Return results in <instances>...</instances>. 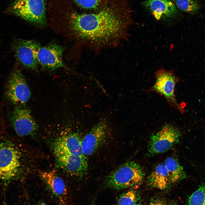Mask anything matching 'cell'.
I'll list each match as a JSON object with an SVG mask.
<instances>
[{
	"mask_svg": "<svg viewBox=\"0 0 205 205\" xmlns=\"http://www.w3.org/2000/svg\"><path fill=\"white\" fill-rule=\"evenodd\" d=\"M119 14L109 8L95 13H73L70 27L84 46L96 50L112 47L127 38L132 23L129 13Z\"/></svg>",
	"mask_w": 205,
	"mask_h": 205,
	"instance_id": "cell-1",
	"label": "cell"
},
{
	"mask_svg": "<svg viewBox=\"0 0 205 205\" xmlns=\"http://www.w3.org/2000/svg\"><path fill=\"white\" fill-rule=\"evenodd\" d=\"M145 176L142 167L134 161H130L120 165L106 177V187L116 190H121L140 184Z\"/></svg>",
	"mask_w": 205,
	"mask_h": 205,
	"instance_id": "cell-2",
	"label": "cell"
},
{
	"mask_svg": "<svg viewBox=\"0 0 205 205\" xmlns=\"http://www.w3.org/2000/svg\"><path fill=\"white\" fill-rule=\"evenodd\" d=\"M9 9L14 15L34 24L46 23L44 0H14Z\"/></svg>",
	"mask_w": 205,
	"mask_h": 205,
	"instance_id": "cell-3",
	"label": "cell"
},
{
	"mask_svg": "<svg viewBox=\"0 0 205 205\" xmlns=\"http://www.w3.org/2000/svg\"><path fill=\"white\" fill-rule=\"evenodd\" d=\"M5 94L8 99L16 106L24 105L29 100L31 94L30 89L20 69H15L9 76Z\"/></svg>",
	"mask_w": 205,
	"mask_h": 205,
	"instance_id": "cell-4",
	"label": "cell"
},
{
	"mask_svg": "<svg viewBox=\"0 0 205 205\" xmlns=\"http://www.w3.org/2000/svg\"><path fill=\"white\" fill-rule=\"evenodd\" d=\"M20 156L13 144L5 142L0 144V179L9 180L17 175L20 166Z\"/></svg>",
	"mask_w": 205,
	"mask_h": 205,
	"instance_id": "cell-5",
	"label": "cell"
},
{
	"mask_svg": "<svg viewBox=\"0 0 205 205\" xmlns=\"http://www.w3.org/2000/svg\"><path fill=\"white\" fill-rule=\"evenodd\" d=\"M181 135L177 128L165 124L159 131L151 136L148 142L149 152L155 154L167 151L178 143Z\"/></svg>",
	"mask_w": 205,
	"mask_h": 205,
	"instance_id": "cell-6",
	"label": "cell"
},
{
	"mask_svg": "<svg viewBox=\"0 0 205 205\" xmlns=\"http://www.w3.org/2000/svg\"><path fill=\"white\" fill-rule=\"evenodd\" d=\"M155 75L156 80L152 90L163 96L173 107L183 112V109L177 103L174 93L175 85L179 80V77L173 71L163 68L156 71Z\"/></svg>",
	"mask_w": 205,
	"mask_h": 205,
	"instance_id": "cell-7",
	"label": "cell"
},
{
	"mask_svg": "<svg viewBox=\"0 0 205 205\" xmlns=\"http://www.w3.org/2000/svg\"><path fill=\"white\" fill-rule=\"evenodd\" d=\"M40 46L36 41L19 39L14 40L11 45L18 62L25 68L33 70L38 68L37 53Z\"/></svg>",
	"mask_w": 205,
	"mask_h": 205,
	"instance_id": "cell-8",
	"label": "cell"
},
{
	"mask_svg": "<svg viewBox=\"0 0 205 205\" xmlns=\"http://www.w3.org/2000/svg\"><path fill=\"white\" fill-rule=\"evenodd\" d=\"M108 128L104 121L95 125L81 140L83 153L86 157L93 154L106 140Z\"/></svg>",
	"mask_w": 205,
	"mask_h": 205,
	"instance_id": "cell-9",
	"label": "cell"
},
{
	"mask_svg": "<svg viewBox=\"0 0 205 205\" xmlns=\"http://www.w3.org/2000/svg\"><path fill=\"white\" fill-rule=\"evenodd\" d=\"M63 48L57 44H50L38 48L37 58L38 64L44 69L54 70L65 67L62 60Z\"/></svg>",
	"mask_w": 205,
	"mask_h": 205,
	"instance_id": "cell-10",
	"label": "cell"
},
{
	"mask_svg": "<svg viewBox=\"0 0 205 205\" xmlns=\"http://www.w3.org/2000/svg\"><path fill=\"white\" fill-rule=\"evenodd\" d=\"M11 121L17 134L23 136L35 132L38 125L29 110L16 106L12 113Z\"/></svg>",
	"mask_w": 205,
	"mask_h": 205,
	"instance_id": "cell-11",
	"label": "cell"
},
{
	"mask_svg": "<svg viewBox=\"0 0 205 205\" xmlns=\"http://www.w3.org/2000/svg\"><path fill=\"white\" fill-rule=\"evenodd\" d=\"M56 155L60 166L70 175L82 178L87 173L88 164L85 156L69 155Z\"/></svg>",
	"mask_w": 205,
	"mask_h": 205,
	"instance_id": "cell-12",
	"label": "cell"
},
{
	"mask_svg": "<svg viewBox=\"0 0 205 205\" xmlns=\"http://www.w3.org/2000/svg\"><path fill=\"white\" fill-rule=\"evenodd\" d=\"M54 148L56 155L85 156L83 152L81 140L75 134H71L59 138L55 142Z\"/></svg>",
	"mask_w": 205,
	"mask_h": 205,
	"instance_id": "cell-13",
	"label": "cell"
},
{
	"mask_svg": "<svg viewBox=\"0 0 205 205\" xmlns=\"http://www.w3.org/2000/svg\"><path fill=\"white\" fill-rule=\"evenodd\" d=\"M142 3L157 20L173 17L177 13L176 5L170 0H146Z\"/></svg>",
	"mask_w": 205,
	"mask_h": 205,
	"instance_id": "cell-14",
	"label": "cell"
},
{
	"mask_svg": "<svg viewBox=\"0 0 205 205\" xmlns=\"http://www.w3.org/2000/svg\"><path fill=\"white\" fill-rule=\"evenodd\" d=\"M40 173L41 178L53 194L62 204L66 205L67 191L63 180L57 176L54 170L41 172Z\"/></svg>",
	"mask_w": 205,
	"mask_h": 205,
	"instance_id": "cell-15",
	"label": "cell"
},
{
	"mask_svg": "<svg viewBox=\"0 0 205 205\" xmlns=\"http://www.w3.org/2000/svg\"><path fill=\"white\" fill-rule=\"evenodd\" d=\"M147 184L161 190L166 189L172 184L167 169L163 163L157 165L148 176Z\"/></svg>",
	"mask_w": 205,
	"mask_h": 205,
	"instance_id": "cell-16",
	"label": "cell"
},
{
	"mask_svg": "<svg viewBox=\"0 0 205 205\" xmlns=\"http://www.w3.org/2000/svg\"><path fill=\"white\" fill-rule=\"evenodd\" d=\"M167 171L171 184L187 177L186 173L178 160L173 157L167 158L164 163Z\"/></svg>",
	"mask_w": 205,
	"mask_h": 205,
	"instance_id": "cell-17",
	"label": "cell"
},
{
	"mask_svg": "<svg viewBox=\"0 0 205 205\" xmlns=\"http://www.w3.org/2000/svg\"><path fill=\"white\" fill-rule=\"evenodd\" d=\"M175 3L179 10L191 14L197 13L200 8L199 3L195 0H175Z\"/></svg>",
	"mask_w": 205,
	"mask_h": 205,
	"instance_id": "cell-18",
	"label": "cell"
},
{
	"mask_svg": "<svg viewBox=\"0 0 205 205\" xmlns=\"http://www.w3.org/2000/svg\"><path fill=\"white\" fill-rule=\"evenodd\" d=\"M187 205H205V182L202 183L189 196Z\"/></svg>",
	"mask_w": 205,
	"mask_h": 205,
	"instance_id": "cell-19",
	"label": "cell"
},
{
	"mask_svg": "<svg viewBox=\"0 0 205 205\" xmlns=\"http://www.w3.org/2000/svg\"><path fill=\"white\" fill-rule=\"evenodd\" d=\"M139 199V194L136 191L129 190L119 196L117 205H135L138 203Z\"/></svg>",
	"mask_w": 205,
	"mask_h": 205,
	"instance_id": "cell-20",
	"label": "cell"
},
{
	"mask_svg": "<svg viewBox=\"0 0 205 205\" xmlns=\"http://www.w3.org/2000/svg\"><path fill=\"white\" fill-rule=\"evenodd\" d=\"M80 7L87 9H97L99 5L100 0H73Z\"/></svg>",
	"mask_w": 205,
	"mask_h": 205,
	"instance_id": "cell-21",
	"label": "cell"
},
{
	"mask_svg": "<svg viewBox=\"0 0 205 205\" xmlns=\"http://www.w3.org/2000/svg\"><path fill=\"white\" fill-rule=\"evenodd\" d=\"M147 205H169L168 202L163 199L155 198L152 199Z\"/></svg>",
	"mask_w": 205,
	"mask_h": 205,
	"instance_id": "cell-22",
	"label": "cell"
},
{
	"mask_svg": "<svg viewBox=\"0 0 205 205\" xmlns=\"http://www.w3.org/2000/svg\"><path fill=\"white\" fill-rule=\"evenodd\" d=\"M4 119L0 109V126H3L4 123Z\"/></svg>",
	"mask_w": 205,
	"mask_h": 205,
	"instance_id": "cell-23",
	"label": "cell"
},
{
	"mask_svg": "<svg viewBox=\"0 0 205 205\" xmlns=\"http://www.w3.org/2000/svg\"><path fill=\"white\" fill-rule=\"evenodd\" d=\"M35 205H50L44 203H40L37 204Z\"/></svg>",
	"mask_w": 205,
	"mask_h": 205,
	"instance_id": "cell-24",
	"label": "cell"
},
{
	"mask_svg": "<svg viewBox=\"0 0 205 205\" xmlns=\"http://www.w3.org/2000/svg\"><path fill=\"white\" fill-rule=\"evenodd\" d=\"M135 205H142L141 204L139 203V202L135 204Z\"/></svg>",
	"mask_w": 205,
	"mask_h": 205,
	"instance_id": "cell-25",
	"label": "cell"
}]
</instances>
